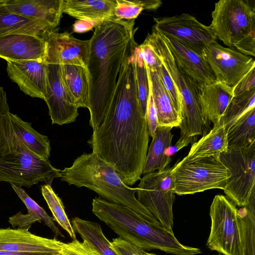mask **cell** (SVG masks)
Wrapping results in <instances>:
<instances>
[{
	"label": "cell",
	"instance_id": "44",
	"mask_svg": "<svg viewBox=\"0 0 255 255\" xmlns=\"http://www.w3.org/2000/svg\"><path fill=\"white\" fill-rule=\"evenodd\" d=\"M235 47L239 52L248 56H255V33L251 34L239 41Z\"/></svg>",
	"mask_w": 255,
	"mask_h": 255
},
{
	"label": "cell",
	"instance_id": "16",
	"mask_svg": "<svg viewBox=\"0 0 255 255\" xmlns=\"http://www.w3.org/2000/svg\"><path fill=\"white\" fill-rule=\"evenodd\" d=\"M64 244L33 234L29 229H0V252L61 253Z\"/></svg>",
	"mask_w": 255,
	"mask_h": 255
},
{
	"label": "cell",
	"instance_id": "47",
	"mask_svg": "<svg viewBox=\"0 0 255 255\" xmlns=\"http://www.w3.org/2000/svg\"><path fill=\"white\" fill-rule=\"evenodd\" d=\"M0 255H62V253H26L0 251Z\"/></svg>",
	"mask_w": 255,
	"mask_h": 255
},
{
	"label": "cell",
	"instance_id": "38",
	"mask_svg": "<svg viewBox=\"0 0 255 255\" xmlns=\"http://www.w3.org/2000/svg\"><path fill=\"white\" fill-rule=\"evenodd\" d=\"M62 255H101L96 249L88 241L80 242L76 239L71 242L64 243Z\"/></svg>",
	"mask_w": 255,
	"mask_h": 255
},
{
	"label": "cell",
	"instance_id": "45",
	"mask_svg": "<svg viewBox=\"0 0 255 255\" xmlns=\"http://www.w3.org/2000/svg\"><path fill=\"white\" fill-rule=\"evenodd\" d=\"M197 140L196 136L186 137L180 135L179 138L175 145L167 148L165 151V155L171 157L175 153L182 148L188 145L190 143H193Z\"/></svg>",
	"mask_w": 255,
	"mask_h": 255
},
{
	"label": "cell",
	"instance_id": "32",
	"mask_svg": "<svg viewBox=\"0 0 255 255\" xmlns=\"http://www.w3.org/2000/svg\"><path fill=\"white\" fill-rule=\"evenodd\" d=\"M255 108V89L234 96L228 105L219 124L227 130L248 112Z\"/></svg>",
	"mask_w": 255,
	"mask_h": 255
},
{
	"label": "cell",
	"instance_id": "18",
	"mask_svg": "<svg viewBox=\"0 0 255 255\" xmlns=\"http://www.w3.org/2000/svg\"><path fill=\"white\" fill-rule=\"evenodd\" d=\"M44 38L15 34L0 37V57L6 61H23L44 58L46 52Z\"/></svg>",
	"mask_w": 255,
	"mask_h": 255
},
{
	"label": "cell",
	"instance_id": "2",
	"mask_svg": "<svg viewBox=\"0 0 255 255\" xmlns=\"http://www.w3.org/2000/svg\"><path fill=\"white\" fill-rule=\"evenodd\" d=\"M134 19L116 16L101 21L90 40L87 66L89 95L88 109L93 130L102 123L134 37Z\"/></svg>",
	"mask_w": 255,
	"mask_h": 255
},
{
	"label": "cell",
	"instance_id": "15",
	"mask_svg": "<svg viewBox=\"0 0 255 255\" xmlns=\"http://www.w3.org/2000/svg\"><path fill=\"white\" fill-rule=\"evenodd\" d=\"M6 61L8 76L21 91L31 97L44 100L47 77L45 57L34 60Z\"/></svg>",
	"mask_w": 255,
	"mask_h": 255
},
{
	"label": "cell",
	"instance_id": "23",
	"mask_svg": "<svg viewBox=\"0 0 255 255\" xmlns=\"http://www.w3.org/2000/svg\"><path fill=\"white\" fill-rule=\"evenodd\" d=\"M145 66L157 111L158 126L178 127L181 118L175 109L156 71L150 70L146 64Z\"/></svg>",
	"mask_w": 255,
	"mask_h": 255
},
{
	"label": "cell",
	"instance_id": "41",
	"mask_svg": "<svg viewBox=\"0 0 255 255\" xmlns=\"http://www.w3.org/2000/svg\"><path fill=\"white\" fill-rule=\"evenodd\" d=\"M111 243L121 255H143L144 250L120 237L113 239Z\"/></svg>",
	"mask_w": 255,
	"mask_h": 255
},
{
	"label": "cell",
	"instance_id": "42",
	"mask_svg": "<svg viewBox=\"0 0 255 255\" xmlns=\"http://www.w3.org/2000/svg\"><path fill=\"white\" fill-rule=\"evenodd\" d=\"M139 46L144 63L148 69L151 71H156L161 63L156 54L150 45L145 41Z\"/></svg>",
	"mask_w": 255,
	"mask_h": 255
},
{
	"label": "cell",
	"instance_id": "7",
	"mask_svg": "<svg viewBox=\"0 0 255 255\" xmlns=\"http://www.w3.org/2000/svg\"><path fill=\"white\" fill-rule=\"evenodd\" d=\"M185 159L162 171L144 175L136 188L137 200L167 231L173 232L172 207L175 199V173Z\"/></svg>",
	"mask_w": 255,
	"mask_h": 255
},
{
	"label": "cell",
	"instance_id": "19",
	"mask_svg": "<svg viewBox=\"0 0 255 255\" xmlns=\"http://www.w3.org/2000/svg\"><path fill=\"white\" fill-rule=\"evenodd\" d=\"M2 2L10 12L44 21L54 29L63 14V0H2Z\"/></svg>",
	"mask_w": 255,
	"mask_h": 255
},
{
	"label": "cell",
	"instance_id": "17",
	"mask_svg": "<svg viewBox=\"0 0 255 255\" xmlns=\"http://www.w3.org/2000/svg\"><path fill=\"white\" fill-rule=\"evenodd\" d=\"M160 33L177 64L199 87L217 81L212 70L202 56L179 40Z\"/></svg>",
	"mask_w": 255,
	"mask_h": 255
},
{
	"label": "cell",
	"instance_id": "14",
	"mask_svg": "<svg viewBox=\"0 0 255 255\" xmlns=\"http://www.w3.org/2000/svg\"><path fill=\"white\" fill-rule=\"evenodd\" d=\"M153 19V28L179 40L201 56L206 47L217 40L210 26L189 13Z\"/></svg>",
	"mask_w": 255,
	"mask_h": 255
},
{
	"label": "cell",
	"instance_id": "12",
	"mask_svg": "<svg viewBox=\"0 0 255 255\" xmlns=\"http://www.w3.org/2000/svg\"><path fill=\"white\" fill-rule=\"evenodd\" d=\"M237 211L235 204L226 196H215L210 209L208 248L223 255H242Z\"/></svg>",
	"mask_w": 255,
	"mask_h": 255
},
{
	"label": "cell",
	"instance_id": "39",
	"mask_svg": "<svg viewBox=\"0 0 255 255\" xmlns=\"http://www.w3.org/2000/svg\"><path fill=\"white\" fill-rule=\"evenodd\" d=\"M40 217L34 213L27 212L23 214L21 212L9 218L8 222L14 229H29L31 225L36 222H41Z\"/></svg>",
	"mask_w": 255,
	"mask_h": 255
},
{
	"label": "cell",
	"instance_id": "43",
	"mask_svg": "<svg viewBox=\"0 0 255 255\" xmlns=\"http://www.w3.org/2000/svg\"><path fill=\"white\" fill-rule=\"evenodd\" d=\"M252 69L234 87L233 97L255 89V70Z\"/></svg>",
	"mask_w": 255,
	"mask_h": 255
},
{
	"label": "cell",
	"instance_id": "27",
	"mask_svg": "<svg viewBox=\"0 0 255 255\" xmlns=\"http://www.w3.org/2000/svg\"><path fill=\"white\" fill-rule=\"evenodd\" d=\"M62 75L66 87L78 108L88 107L89 85L87 68L61 64Z\"/></svg>",
	"mask_w": 255,
	"mask_h": 255
},
{
	"label": "cell",
	"instance_id": "13",
	"mask_svg": "<svg viewBox=\"0 0 255 255\" xmlns=\"http://www.w3.org/2000/svg\"><path fill=\"white\" fill-rule=\"evenodd\" d=\"M202 56L212 70L216 80L233 88L255 68L253 58L233 48L223 47L216 41L206 47Z\"/></svg>",
	"mask_w": 255,
	"mask_h": 255
},
{
	"label": "cell",
	"instance_id": "48",
	"mask_svg": "<svg viewBox=\"0 0 255 255\" xmlns=\"http://www.w3.org/2000/svg\"><path fill=\"white\" fill-rule=\"evenodd\" d=\"M143 255H157L154 254L148 253H147V252L144 251V253H143Z\"/></svg>",
	"mask_w": 255,
	"mask_h": 255
},
{
	"label": "cell",
	"instance_id": "37",
	"mask_svg": "<svg viewBox=\"0 0 255 255\" xmlns=\"http://www.w3.org/2000/svg\"><path fill=\"white\" fill-rule=\"evenodd\" d=\"M156 72L171 99L175 109L181 117V99L179 93L172 78L162 62L157 69Z\"/></svg>",
	"mask_w": 255,
	"mask_h": 255
},
{
	"label": "cell",
	"instance_id": "24",
	"mask_svg": "<svg viewBox=\"0 0 255 255\" xmlns=\"http://www.w3.org/2000/svg\"><path fill=\"white\" fill-rule=\"evenodd\" d=\"M61 64L81 66L87 68L90 40H82L67 32H52Z\"/></svg>",
	"mask_w": 255,
	"mask_h": 255
},
{
	"label": "cell",
	"instance_id": "34",
	"mask_svg": "<svg viewBox=\"0 0 255 255\" xmlns=\"http://www.w3.org/2000/svg\"><path fill=\"white\" fill-rule=\"evenodd\" d=\"M115 16L121 19L136 18L144 9H155L162 2L160 0H116Z\"/></svg>",
	"mask_w": 255,
	"mask_h": 255
},
{
	"label": "cell",
	"instance_id": "46",
	"mask_svg": "<svg viewBox=\"0 0 255 255\" xmlns=\"http://www.w3.org/2000/svg\"><path fill=\"white\" fill-rule=\"evenodd\" d=\"M100 22L86 20H77L73 24V31L76 33H83L95 27Z\"/></svg>",
	"mask_w": 255,
	"mask_h": 255
},
{
	"label": "cell",
	"instance_id": "35",
	"mask_svg": "<svg viewBox=\"0 0 255 255\" xmlns=\"http://www.w3.org/2000/svg\"><path fill=\"white\" fill-rule=\"evenodd\" d=\"M136 81L140 111L146 118L147 104L149 95V81L145 64L139 45L135 44L134 48Z\"/></svg>",
	"mask_w": 255,
	"mask_h": 255
},
{
	"label": "cell",
	"instance_id": "8",
	"mask_svg": "<svg viewBox=\"0 0 255 255\" xmlns=\"http://www.w3.org/2000/svg\"><path fill=\"white\" fill-rule=\"evenodd\" d=\"M52 32L47 33L43 37L47 45L45 56L47 69L46 94L44 101L48 108L52 124L62 126L75 121L79 115V108L63 81L61 64Z\"/></svg>",
	"mask_w": 255,
	"mask_h": 255
},
{
	"label": "cell",
	"instance_id": "40",
	"mask_svg": "<svg viewBox=\"0 0 255 255\" xmlns=\"http://www.w3.org/2000/svg\"><path fill=\"white\" fill-rule=\"evenodd\" d=\"M148 81L149 95L146 108V119L149 135L152 138L158 126V118L157 111L154 103L149 79Z\"/></svg>",
	"mask_w": 255,
	"mask_h": 255
},
{
	"label": "cell",
	"instance_id": "22",
	"mask_svg": "<svg viewBox=\"0 0 255 255\" xmlns=\"http://www.w3.org/2000/svg\"><path fill=\"white\" fill-rule=\"evenodd\" d=\"M116 0H63L62 11L78 20L101 22L115 16Z\"/></svg>",
	"mask_w": 255,
	"mask_h": 255
},
{
	"label": "cell",
	"instance_id": "36",
	"mask_svg": "<svg viewBox=\"0 0 255 255\" xmlns=\"http://www.w3.org/2000/svg\"><path fill=\"white\" fill-rule=\"evenodd\" d=\"M15 193L26 207L28 212L34 213L40 218L43 221L54 233L56 236L64 237L54 223L53 219L46 211L33 200L20 187L11 184Z\"/></svg>",
	"mask_w": 255,
	"mask_h": 255
},
{
	"label": "cell",
	"instance_id": "1",
	"mask_svg": "<svg viewBox=\"0 0 255 255\" xmlns=\"http://www.w3.org/2000/svg\"><path fill=\"white\" fill-rule=\"evenodd\" d=\"M149 135L139 104L134 48L131 46L106 115L88 143L92 152L111 165L129 186L141 177Z\"/></svg>",
	"mask_w": 255,
	"mask_h": 255
},
{
	"label": "cell",
	"instance_id": "30",
	"mask_svg": "<svg viewBox=\"0 0 255 255\" xmlns=\"http://www.w3.org/2000/svg\"><path fill=\"white\" fill-rule=\"evenodd\" d=\"M72 226L75 232L92 244L101 255H121L105 237L98 223L76 217L72 221Z\"/></svg>",
	"mask_w": 255,
	"mask_h": 255
},
{
	"label": "cell",
	"instance_id": "20",
	"mask_svg": "<svg viewBox=\"0 0 255 255\" xmlns=\"http://www.w3.org/2000/svg\"><path fill=\"white\" fill-rule=\"evenodd\" d=\"M233 97V88L216 81L200 87L199 101L202 114L213 126L219 124Z\"/></svg>",
	"mask_w": 255,
	"mask_h": 255
},
{
	"label": "cell",
	"instance_id": "11",
	"mask_svg": "<svg viewBox=\"0 0 255 255\" xmlns=\"http://www.w3.org/2000/svg\"><path fill=\"white\" fill-rule=\"evenodd\" d=\"M219 158L230 173L224 193L235 205L246 206L255 189V141L246 146L229 147Z\"/></svg>",
	"mask_w": 255,
	"mask_h": 255
},
{
	"label": "cell",
	"instance_id": "10",
	"mask_svg": "<svg viewBox=\"0 0 255 255\" xmlns=\"http://www.w3.org/2000/svg\"><path fill=\"white\" fill-rule=\"evenodd\" d=\"M186 159V156L175 173V194H193L209 189H225L230 173L219 155L191 161Z\"/></svg>",
	"mask_w": 255,
	"mask_h": 255
},
{
	"label": "cell",
	"instance_id": "5",
	"mask_svg": "<svg viewBox=\"0 0 255 255\" xmlns=\"http://www.w3.org/2000/svg\"><path fill=\"white\" fill-rule=\"evenodd\" d=\"M60 178L69 185L86 187L100 198L128 207L148 221L160 225L136 198V188L127 185L111 165L92 152L82 154L70 167L61 170Z\"/></svg>",
	"mask_w": 255,
	"mask_h": 255
},
{
	"label": "cell",
	"instance_id": "4",
	"mask_svg": "<svg viewBox=\"0 0 255 255\" xmlns=\"http://www.w3.org/2000/svg\"><path fill=\"white\" fill-rule=\"evenodd\" d=\"M92 212L119 237L143 250H159L174 255H195L198 248L180 243L173 232L151 223L131 209L100 197L92 201Z\"/></svg>",
	"mask_w": 255,
	"mask_h": 255
},
{
	"label": "cell",
	"instance_id": "21",
	"mask_svg": "<svg viewBox=\"0 0 255 255\" xmlns=\"http://www.w3.org/2000/svg\"><path fill=\"white\" fill-rule=\"evenodd\" d=\"M54 28L44 21L12 13L0 0V37L20 34L43 38Z\"/></svg>",
	"mask_w": 255,
	"mask_h": 255
},
{
	"label": "cell",
	"instance_id": "49",
	"mask_svg": "<svg viewBox=\"0 0 255 255\" xmlns=\"http://www.w3.org/2000/svg\"></svg>",
	"mask_w": 255,
	"mask_h": 255
},
{
	"label": "cell",
	"instance_id": "9",
	"mask_svg": "<svg viewBox=\"0 0 255 255\" xmlns=\"http://www.w3.org/2000/svg\"><path fill=\"white\" fill-rule=\"evenodd\" d=\"M216 38L235 47L255 33V8L248 0H220L215 3L209 25Z\"/></svg>",
	"mask_w": 255,
	"mask_h": 255
},
{
	"label": "cell",
	"instance_id": "33",
	"mask_svg": "<svg viewBox=\"0 0 255 255\" xmlns=\"http://www.w3.org/2000/svg\"><path fill=\"white\" fill-rule=\"evenodd\" d=\"M42 195L50 210L54 220L69 235L76 239L75 232L65 211L63 202L53 190L51 186L44 184L41 186Z\"/></svg>",
	"mask_w": 255,
	"mask_h": 255
},
{
	"label": "cell",
	"instance_id": "6",
	"mask_svg": "<svg viewBox=\"0 0 255 255\" xmlns=\"http://www.w3.org/2000/svg\"><path fill=\"white\" fill-rule=\"evenodd\" d=\"M144 41L151 47L173 81L181 99V136L190 137L210 130V123L203 116L199 101V86L177 64L159 32L152 28Z\"/></svg>",
	"mask_w": 255,
	"mask_h": 255
},
{
	"label": "cell",
	"instance_id": "25",
	"mask_svg": "<svg viewBox=\"0 0 255 255\" xmlns=\"http://www.w3.org/2000/svg\"><path fill=\"white\" fill-rule=\"evenodd\" d=\"M172 128L158 126L147 153L142 174H145L167 168L171 157L165 155V150L171 145Z\"/></svg>",
	"mask_w": 255,
	"mask_h": 255
},
{
	"label": "cell",
	"instance_id": "3",
	"mask_svg": "<svg viewBox=\"0 0 255 255\" xmlns=\"http://www.w3.org/2000/svg\"><path fill=\"white\" fill-rule=\"evenodd\" d=\"M6 92L0 87V182L30 188L39 182L51 185L61 170L34 155L18 137L10 116Z\"/></svg>",
	"mask_w": 255,
	"mask_h": 255
},
{
	"label": "cell",
	"instance_id": "28",
	"mask_svg": "<svg viewBox=\"0 0 255 255\" xmlns=\"http://www.w3.org/2000/svg\"><path fill=\"white\" fill-rule=\"evenodd\" d=\"M10 116L16 133L22 142L39 158L49 160L51 146L48 137L37 131L31 123L24 122L17 115L10 113Z\"/></svg>",
	"mask_w": 255,
	"mask_h": 255
},
{
	"label": "cell",
	"instance_id": "29",
	"mask_svg": "<svg viewBox=\"0 0 255 255\" xmlns=\"http://www.w3.org/2000/svg\"><path fill=\"white\" fill-rule=\"evenodd\" d=\"M255 189L248 204L238 210L242 255H255Z\"/></svg>",
	"mask_w": 255,
	"mask_h": 255
},
{
	"label": "cell",
	"instance_id": "31",
	"mask_svg": "<svg viewBox=\"0 0 255 255\" xmlns=\"http://www.w3.org/2000/svg\"><path fill=\"white\" fill-rule=\"evenodd\" d=\"M229 147L248 146L255 141V108L248 112L227 130Z\"/></svg>",
	"mask_w": 255,
	"mask_h": 255
},
{
	"label": "cell",
	"instance_id": "26",
	"mask_svg": "<svg viewBox=\"0 0 255 255\" xmlns=\"http://www.w3.org/2000/svg\"><path fill=\"white\" fill-rule=\"evenodd\" d=\"M228 148L227 131L223 124H218L213 126L207 134L192 144L186 160L191 161L219 155Z\"/></svg>",
	"mask_w": 255,
	"mask_h": 255
}]
</instances>
